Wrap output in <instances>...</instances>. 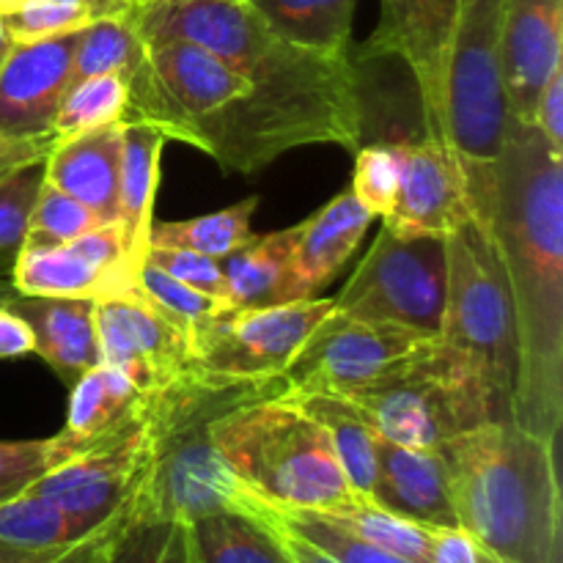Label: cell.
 Returning <instances> with one entry per match:
<instances>
[{"mask_svg":"<svg viewBox=\"0 0 563 563\" xmlns=\"http://www.w3.org/2000/svg\"><path fill=\"white\" fill-rule=\"evenodd\" d=\"M456 528L489 563H561L555 443L493 421L438 445Z\"/></svg>","mask_w":563,"mask_h":563,"instance_id":"obj_3","label":"cell"},{"mask_svg":"<svg viewBox=\"0 0 563 563\" xmlns=\"http://www.w3.org/2000/svg\"><path fill=\"white\" fill-rule=\"evenodd\" d=\"M77 33L11 42L0 64V137L53 132L55 113L69 91Z\"/></svg>","mask_w":563,"mask_h":563,"instance_id":"obj_17","label":"cell"},{"mask_svg":"<svg viewBox=\"0 0 563 563\" xmlns=\"http://www.w3.org/2000/svg\"><path fill=\"white\" fill-rule=\"evenodd\" d=\"M240 511H247V515H256V517H262L264 522H267L269 531H273L275 539H278L280 550H284L286 563H339L335 559H330V555L324 553V550H319L317 544L306 542V539L297 537L295 531H289V528L280 526L278 520H273V517L267 515V509H264V506H262V500H258L256 495L251 493V489H247V498H245V504H242Z\"/></svg>","mask_w":563,"mask_h":563,"instance_id":"obj_46","label":"cell"},{"mask_svg":"<svg viewBox=\"0 0 563 563\" xmlns=\"http://www.w3.org/2000/svg\"><path fill=\"white\" fill-rule=\"evenodd\" d=\"M297 225L256 236L220 258L225 278L223 311H253L291 302V253Z\"/></svg>","mask_w":563,"mask_h":563,"instance_id":"obj_26","label":"cell"},{"mask_svg":"<svg viewBox=\"0 0 563 563\" xmlns=\"http://www.w3.org/2000/svg\"><path fill=\"white\" fill-rule=\"evenodd\" d=\"M284 42L322 55H350L355 0H247Z\"/></svg>","mask_w":563,"mask_h":563,"instance_id":"obj_27","label":"cell"},{"mask_svg":"<svg viewBox=\"0 0 563 563\" xmlns=\"http://www.w3.org/2000/svg\"><path fill=\"white\" fill-rule=\"evenodd\" d=\"M445 258L449 278L440 335L482 363L511 410L517 379V324L493 234L476 223V218L467 220L445 236Z\"/></svg>","mask_w":563,"mask_h":563,"instance_id":"obj_8","label":"cell"},{"mask_svg":"<svg viewBox=\"0 0 563 563\" xmlns=\"http://www.w3.org/2000/svg\"><path fill=\"white\" fill-rule=\"evenodd\" d=\"M99 363L119 368L143 394H152L190 366V339L132 286L93 306Z\"/></svg>","mask_w":563,"mask_h":563,"instance_id":"obj_15","label":"cell"},{"mask_svg":"<svg viewBox=\"0 0 563 563\" xmlns=\"http://www.w3.org/2000/svg\"><path fill=\"white\" fill-rule=\"evenodd\" d=\"M9 47H11V38L5 36L3 22H0V64H3V58H5V53H9Z\"/></svg>","mask_w":563,"mask_h":563,"instance_id":"obj_51","label":"cell"},{"mask_svg":"<svg viewBox=\"0 0 563 563\" xmlns=\"http://www.w3.org/2000/svg\"><path fill=\"white\" fill-rule=\"evenodd\" d=\"M93 306L97 300L86 297L16 295L5 308L25 319L33 333V352L71 388L99 363Z\"/></svg>","mask_w":563,"mask_h":563,"instance_id":"obj_22","label":"cell"},{"mask_svg":"<svg viewBox=\"0 0 563 563\" xmlns=\"http://www.w3.org/2000/svg\"><path fill=\"white\" fill-rule=\"evenodd\" d=\"M126 97H130L126 75H97L71 82L53 121L58 143L99 126L121 124L126 113Z\"/></svg>","mask_w":563,"mask_h":563,"instance_id":"obj_33","label":"cell"},{"mask_svg":"<svg viewBox=\"0 0 563 563\" xmlns=\"http://www.w3.org/2000/svg\"><path fill=\"white\" fill-rule=\"evenodd\" d=\"M143 407L146 394L126 374L97 363L71 385L69 416L60 438L75 456L130 427L143 416Z\"/></svg>","mask_w":563,"mask_h":563,"instance_id":"obj_25","label":"cell"},{"mask_svg":"<svg viewBox=\"0 0 563 563\" xmlns=\"http://www.w3.org/2000/svg\"><path fill=\"white\" fill-rule=\"evenodd\" d=\"M143 55V36L137 33L132 9L102 16L77 33L75 53H71V82L97 75H126L132 77Z\"/></svg>","mask_w":563,"mask_h":563,"instance_id":"obj_32","label":"cell"},{"mask_svg":"<svg viewBox=\"0 0 563 563\" xmlns=\"http://www.w3.org/2000/svg\"><path fill=\"white\" fill-rule=\"evenodd\" d=\"M14 297H16V289L14 284H11V278H0V308L9 306Z\"/></svg>","mask_w":563,"mask_h":563,"instance_id":"obj_49","label":"cell"},{"mask_svg":"<svg viewBox=\"0 0 563 563\" xmlns=\"http://www.w3.org/2000/svg\"><path fill=\"white\" fill-rule=\"evenodd\" d=\"M284 394L280 377L225 379L192 366L146 394V454L132 495L135 520L196 522L212 511H240L247 487L214 449L212 423L236 407Z\"/></svg>","mask_w":563,"mask_h":563,"instance_id":"obj_4","label":"cell"},{"mask_svg":"<svg viewBox=\"0 0 563 563\" xmlns=\"http://www.w3.org/2000/svg\"><path fill=\"white\" fill-rule=\"evenodd\" d=\"M517 324L511 421L559 443L563 421V154L509 119L487 223Z\"/></svg>","mask_w":563,"mask_h":563,"instance_id":"obj_1","label":"cell"},{"mask_svg":"<svg viewBox=\"0 0 563 563\" xmlns=\"http://www.w3.org/2000/svg\"><path fill=\"white\" fill-rule=\"evenodd\" d=\"M190 528L201 563H286L267 522L247 511H212Z\"/></svg>","mask_w":563,"mask_h":563,"instance_id":"obj_29","label":"cell"},{"mask_svg":"<svg viewBox=\"0 0 563 563\" xmlns=\"http://www.w3.org/2000/svg\"><path fill=\"white\" fill-rule=\"evenodd\" d=\"M247 91V77L201 44L185 38L143 42V55L130 77L124 121H146L179 141L187 126Z\"/></svg>","mask_w":563,"mask_h":563,"instance_id":"obj_10","label":"cell"},{"mask_svg":"<svg viewBox=\"0 0 563 563\" xmlns=\"http://www.w3.org/2000/svg\"><path fill=\"white\" fill-rule=\"evenodd\" d=\"M531 124L537 126L539 135L548 141V146L555 154H563V66L559 71H553L548 86L539 93Z\"/></svg>","mask_w":563,"mask_h":563,"instance_id":"obj_45","label":"cell"},{"mask_svg":"<svg viewBox=\"0 0 563 563\" xmlns=\"http://www.w3.org/2000/svg\"><path fill=\"white\" fill-rule=\"evenodd\" d=\"M280 399H289L291 405H297L302 412H308V416L328 432L335 451V460H339L352 493L368 498L374 487V476H377V454H374L377 432L368 427L366 418H363L350 401L341 399V396L306 394L280 396Z\"/></svg>","mask_w":563,"mask_h":563,"instance_id":"obj_28","label":"cell"},{"mask_svg":"<svg viewBox=\"0 0 563 563\" xmlns=\"http://www.w3.org/2000/svg\"><path fill=\"white\" fill-rule=\"evenodd\" d=\"M168 137L146 121H124L121 130V170H119V229L124 258L132 273H137L148 253L154 196L159 185V157Z\"/></svg>","mask_w":563,"mask_h":563,"instance_id":"obj_24","label":"cell"},{"mask_svg":"<svg viewBox=\"0 0 563 563\" xmlns=\"http://www.w3.org/2000/svg\"><path fill=\"white\" fill-rule=\"evenodd\" d=\"M258 498V495H256ZM262 500V498H258ZM262 506L267 509V515L273 520H278L280 526L295 531L297 537H302L306 542L317 544L319 550L335 559L339 563H410L399 555L388 553V550L377 548L372 542H363V539L352 537L344 528L333 526L324 517L313 515V511H295V509H278V506L262 500Z\"/></svg>","mask_w":563,"mask_h":563,"instance_id":"obj_38","label":"cell"},{"mask_svg":"<svg viewBox=\"0 0 563 563\" xmlns=\"http://www.w3.org/2000/svg\"><path fill=\"white\" fill-rule=\"evenodd\" d=\"M132 520H135V509H132L130 498L102 526H97L91 533L75 539V542L60 544V548L25 550L0 542V563H104Z\"/></svg>","mask_w":563,"mask_h":563,"instance_id":"obj_39","label":"cell"},{"mask_svg":"<svg viewBox=\"0 0 563 563\" xmlns=\"http://www.w3.org/2000/svg\"><path fill=\"white\" fill-rule=\"evenodd\" d=\"M121 124L60 141L44 159V181L86 203L102 223H115L121 170Z\"/></svg>","mask_w":563,"mask_h":563,"instance_id":"obj_23","label":"cell"},{"mask_svg":"<svg viewBox=\"0 0 563 563\" xmlns=\"http://www.w3.org/2000/svg\"><path fill=\"white\" fill-rule=\"evenodd\" d=\"M119 3L124 5V9H143V5L154 3V0H119Z\"/></svg>","mask_w":563,"mask_h":563,"instance_id":"obj_52","label":"cell"},{"mask_svg":"<svg viewBox=\"0 0 563 563\" xmlns=\"http://www.w3.org/2000/svg\"><path fill=\"white\" fill-rule=\"evenodd\" d=\"M333 300H300L253 311H218L190 330V366L209 377H280Z\"/></svg>","mask_w":563,"mask_h":563,"instance_id":"obj_11","label":"cell"},{"mask_svg":"<svg viewBox=\"0 0 563 563\" xmlns=\"http://www.w3.org/2000/svg\"><path fill=\"white\" fill-rule=\"evenodd\" d=\"M399 176L401 159L396 143L361 146L355 152V176H352L350 190L374 218H385L396 201Z\"/></svg>","mask_w":563,"mask_h":563,"instance_id":"obj_43","label":"cell"},{"mask_svg":"<svg viewBox=\"0 0 563 563\" xmlns=\"http://www.w3.org/2000/svg\"><path fill=\"white\" fill-rule=\"evenodd\" d=\"M445 278V236L401 234L383 225L350 284L333 300L335 311L434 339L443 330Z\"/></svg>","mask_w":563,"mask_h":563,"instance_id":"obj_9","label":"cell"},{"mask_svg":"<svg viewBox=\"0 0 563 563\" xmlns=\"http://www.w3.org/2000/svg\"><path fill=\"white\" fill-rule=\"evenodd\" d=\"M229 66L247 77L251 91L179 135L225 174H258L311 143L363 146L361 80L350 55L313 53L267 27Z\"/></svg>","mask_w":563,"mask_h":563,"instance_id":"obj_2","label":"cell"},{"mask_svg":"<svg viewBox=\"0 0 563 563\" xmlns=\"http://www.w3.org/2000/svg\"><path fill=\"white\" fill-rule=\"evenodd\" d=\"M313 515L324 517L333 526L350 531L352 537L377 544V548L388 550L399 559L410 563H429V544H432L434 526H421V522L394 515V511L374 504L372 498L352 495L344 504L333 506V509L313 511Z\"/></svg>","mask_w":563,"mask_h":563,"instance_id":"obj_30","label":"cell"},{"mask_svg":"<svg viewBox=\"0 0 563 563\" xmlns=\"http://www.w3.org/2000/svg\"><path fill=\"white\" fill-rule=\"evenodd\" d=\"M212 443L234 476L278 509L324 511L355 495L328 432L289 399L225 412L212 423Z\"/></svg>","mask_w":563,"mask_h":563,"instance_id":"obj_6","label":"cell"},{"mask_svg":"<svg viewBox=\"0 0 563 563\" xmlns=\"http://www.w3.org/2000/svg\"><path fill=\"white\" fill-rule=\"evenodd\" d=\"M372 220L374 214L357 201L355 192L344 190L297 225L291 253V302L313 300L330 280H335L341 267L361 247Z\"/></svg>","mask_w":563,"mask_h":563,"instance_id":"obj_20","label":"cell"},{"mask_svg":"<svg viewBox=\"0 0 563 563\" xmlns=\"http://www.w3.org/2000/svg\"><path fill=\"white\" fill-rule=\"evenodd\" d=\"M256 207L258 198L251 196L234 207L203 214V218L152 223L148 247H181V251L201 253L209 258H223L253 240L251 218Z\"/></svg>","mask_w":563,"mask_h":563,"instance_id":"obj_31","label":"cell"},{"mask_svg":"<svg viewBox=\"0 0 563 563\" xmlns=\"http://www.w3.org/2000/svg\"><path fill=\"white\" fill-rule=\"evenodd\" d=\"M462 0H379V25L363 58H396L410 66L429 137L443 141V86ZM445 143V141H443Z\"/></svg>","mask_w":563,"mask_h":563,"instance_id":"obj_14","label":"cell"},{"mask_svg":"<svg viewBox=\"0 0 563 563\" xmlns=\"http://www.w3.org/2000/svg\"><path fill=\"white\" fill-rule=\"evenodd\" d=\"M143 454H146V407L130 427L69 456L27 489L58 506L77 533L86 537L135 495L143 473Z\"/></svg>","mask_w":563,"mask_h":563,"instance_id":"obj_13","label":"cell"},{"mask_svg":"<svg viewBox=\"0 0 563 563\" xmlns=\"http://www.w3.org/2000/svg\"><path fill=\"white\" fill-rule=\"evenodd\" d=\"M423 335L394 324L363 322L333 311L317 324L306 344L297 350L286 372L284 396L328 394L346 396L383 372L388 363L410 352Z\"/></svg>","mask_w":563,"mask_h":563,"instance_id":"obj_12","label":"cell"},{"mask_svg":"<svg viewBox=\"0 0 563 563\" xmlns=\"http://www.w3.org/2000/svg\"><path fill=\"white\" fill-rule=\"evenodd\" d=\"M115 11H124L119 0H27L20 9L0 16V22L11 42H36L82 31Z\"/></svg>","mask_w":563,"mask_h":563,"instance_id":"obj_34","label":"cell"},{"mask_svg":"<svg viewBox=\"0 0 563 563\" xmlns=\"http://www.w3.org/2000/svg\"><path fill=\"white\" fill-rule=\"evenodd\" d=\"M374 454L377 476L368 495L374 504L421 526L456 528L443 456L438 449H410L377 434Z\"/></svg>","mask_w":563,"mask_h":563,"instance_id":"obj_19","label":"cell"},{"mask_svg":"<svg viewBox=\"0 0 563 563\" xmlns=\"http://www.w3.org/2000/svg\"><path fill=\"white\" fill-rule=\"evenodd\" d=\"M341 399L390 443L438 449L493 421H511L509 401L482 363L443 335L410 352Z\"/></svg>","mask_w":563,"mask_h":563,"instance_id":"obj_5","label":"cell"},{"mask_svg":"<svg viewBox=\"0 0 563 563\" xmlns=\"http://www.w3.org/2000/svg\"><path fill=\"white\" fill-rule=\"evenodd\" d=\"M146 262L157 264L176 280L187 284L190 289L201 291V295L212 297L223 311V297H225V278L220 269V258L201 256V253L181 251V247H148Z\"/></svg>","mask_w":563,"mask_h":563,"instance_id":"obj_44","label":"cell"},{"mask_svg":"<svg viewBox=\"0 0 563 563\" xmlns=\"http://www.w3.org/2000/svg\"><path fill=\"white\" fill-rule=\"evenodd\" d=\"M44 185V159L11 170L0 181V278L11 275L16 256L25 245L33 207Z\"/></svg>","mask_w":563,"mask_h":563,"instance_id":"obj_36","label":"cell"},{"mask_svg":"<svg viewBox=\"0 0 563 563\" xmlns=\"http://www.w3.org/2000/svg\"><path fill=\"white\" fill-rule=\"evenodd\" d=\"M58 146V135L38 137H0V181L11 174V170L22 168L36 159H47V154Z\"/></svg>","mask_w":563,"mask_h":563,"instance_id":"obj_47","label":"cell"},{"mask_svg":"<svg viewBox=\"0 0 563 563\" xmlns=\"http://www.w3.org/2000/svg\"><path fill=\"white\" fill-rule=\"evenodd\" d=\"M135 289L141 291L159 313H165L170 322L179 324L187 335H190V330L196 328V324H201L203 319H209L212 313L220 311V306L212 297L190 289V286L176 280L174 275H168L165 269H159L157 264L152 262H143L141 267H137Z\"/></svg>","mask_w":563,"mask_h":563,"instance_id":"obj_40","label":"cell"},{"mask_svg":"<svg viewBox=\"0 0 563 563\" xmlns=\"http://www.w3.org/2000/svg\"><path fill=\"white\" fill-rule=\"evenodd\" d=\"M33 352V333L25 319L0 308V357H22Z\"/></svg>","mask_w":563,"mask_h":563,"instance_id":"obj_48","label":"cell"},{"mask_svg":"<svg viewBox=\"0 0 563 563\" xmlns=\"http://www.w3.org/2000/svg\"><path fill=\"white\" fill-rule=\"evenodd\" d=\"M396 146L401 176L394 207L383 218L388 229L449 236L473 220L465 170L449 143L423 135V141Z\"/></svg>","mask_w":563,"mask_h":563,"instance_id":"obj_16","label":"cell"},{"mask_svg":"<svg viewBox=\"0 0 563 563\" xmlns=\"http://www.w3.org/2000/svg\"><path fill=\"white\" fill-rule=\"evenodd\" d=\"M108 225L77 198L66 196L58 187L44 181L38 190L36 207H33L31 225H27L25 242H36V245H66V242L77 240V236L88 234V231Z\"/></svg>","mask_w":563,"mask_h":563,"instance_id":"obj_41","label":"cell"},{"mask_svg":"<svg viewBox=\"0 0 563 563\" xmlns=\"http://www.w3.org/2000/svg\"><path fill=\"white\" fill-rule=\"evenodd\" d=\"M104 563H201L190 522L132 520Z\"/></svg>","mask_w":563,"mask_h":563,"instance_id":"obj_37","label":"cell"},{"mask_svg":"<svg viewBox=\"0 0 563 563\" xmlns=\"http://www.w3.org/2000/svg\"><path fill=\"white\" fill-rule=\"evenodd\" d=\"M80 539L69 517L33 489L0 500V542L25 550L60 548Z\"/></svg>","mask_w":563,"mask_h":563,"instance_id":"obj_35","label":"cell"},{"mask_svg":"<svg viewBox=\"0 0 563 563\" xmlns=\"http://www.w3.org/2000/svg\"><path fill=\"white\" fill-rule=\"evenodd\" d=\"M506 0H462L445 60L443 141L454 148L467 179L476 223H487L495 163L504 152L509 110L500 69Z\"/></svg>","mask_w":563,"mask_h":563,"instance_id":"obj_7","label":"cell"},{"mask_svg":"<svg viewBox=\"0 0 563 563\" xmlns=\"http://www.w3.org/2000/svg\"><path fill=\"white\" fill-rule=\"evenodd\" d=\"M563 66V0H506L500 69L509 119L531 121L537 99Z\"/></svg>","mask_w":563,"mask_h":563,"instance_id":"obj_18","label":"cell"},{"mask_svg":"<svg viewBox=\"0 0 563 563\" xmlns=\"http://www.w3.org/2000/svg\"><path fill=\"white\" fill-rule=\"evenodd\" d=\"M22 3H27V0H0V16L9 14V11H14V9H20Z\"/></svg>","mask_w":563,"mask_h":563,"instance_id":"obj_50","label":"cell"},{"mask_svg":"<svg viewBox=\"0 0 563 563\" xmlns=\"http://www.w3.org/2000/svg\"><path fill=\"white\" fill-rule=\"evenodd\" d=\"M11 284L25 297H104L124 295L135 286V275L126 267H108L97 262L80 242L66 245H36L25 242L11 267Z\"/></svg>","mask_w":563,"mask_h":563,"instance_id":"obj_21","label":"cell"},{"mask_svg":"<svg viewBox=\"0 0 563 563\" xmlns=\"http://www.w3.org/2000/svg\"><path fill=\"white\" fill-rule=\"evenodd\" d=\"M69 460V449L60 434L47 440H0V500L25 493L55 465Z\"/></svg>","mask_w":563,"mask_h":563,"instance_id":"obj_42","label":"cell"}]
</instances>
